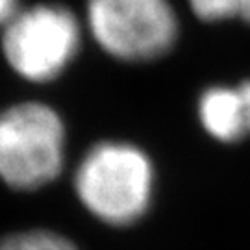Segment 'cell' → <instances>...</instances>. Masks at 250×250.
I'll return each mask as SVG.
<instances>
[{"label": "cell", "mask_w": 250, "mask_h": 250, "mask_svg": "<svg viewBox=\"0 0 250 250\" xmlns=\"http://www.w3.org/2000/svg\"><path fill=\"white\" fill-rule=\"evenodd\" d=\"M74 191L91 215L111 226L141 219L154 193V165L135 145H95L74 172Z\"/></svg>", "instance_id": "1"}, {"label": "cell", "mask_w": 250, "mask_h": 250, "mask_svg": "<svg viewBox=\"0 0 250 250\" xmlns=\"http://www.w3.org/2000/svg\"><path fill=\"white\" fill-rule=\"evenodd\" d=\"M65 126L50 106L24 102L0 111V180L32 191L60 176Z\"/></svg>", "instance_id": "2"}, {"label": "cell", "mask_w": 250, "mask_h": 250, "mask_svg": "<svg viewBox=\"0 0 250 250\" xmlns=\"http://www.w3.org/2000/svg\"><path fill=\"white\" fill-rule=\"evenodd\" d=\"M80 43L76 15L58 4L19 9L2 34V52L9 67L37 83L58 78L76 58Z\"/></svg>", "instance_id": "3"}, {"label": "cell", "mask_w": 250, "mask_h": 250, "mask_svg": "<svg viewBox=\"0 0 250 250\" xmlns=\"http://www.w3.org/2000/svg\"><path fill=\"white\" fill-rule=\"evenodd\" d=\"M85 21L100 48L123 62L156 60L178 37L169 0H87Z\"/></svg>", "instance_id": "4"}, {"label": "cell", "mask_w": 250, "mask_h": 250, "mask_svg": "<svg viewBox=\"0 0 250 250\" xmlns=\"http://www.w3.org/2000/svg\"><path fill=\"white\" fill-rule=\"evenodd\" d=\"M198 117L208 134L223 143H235L249 132L239 89L215 85L198 100Z\"/></svg>", "instance_id": "5"}, {"label": "cell", "mask_w": 250, "mask_h": 250, "mask_svg": "<svg viewBox=\"0 0 250 250\" xmlns=\"http://www.w3.org/2000/svg\"><path fill=\"white\" fill-rule=\"evenodd\" d=\"M0 250H76V247L60 233L32 230L8 235L0 241Z\"/></svg>", "instance_id": "6"}, {"label": "cell", "mask_w": 250, "mask_h": 250, "mask_svg": "<svg viewBox=\"0 0 250 250\" xmlns=\"http://www.w3.org/2000/svg\"><path fill=\"white\" fill-rule=\"evenodd\" d=\"M191 11L206 22L241 17L243 0H188Z\"/></svg>", "instance_id": "7"}, {"label": "cell", "mask_w": 250, "mask_h": 250, "mask_svg": "<svg viewBox=\"0 0 250 250\" xmlns=\"http://www.w3.org/2000/svg\"><path fill=\"white\" fill-rule=\"evenodd\" d=\"M19 0H0V24L6 26L11 19L17 15Z\"/></svg>", "instance_id": "8"}, {"label": "cell", "mask_w": 250, "mask_h": 250, "mask_svg": "<svg viewBox=\"0 0 250 250\" xmlns=\"http://www.w3.org/2000/svg\"><path fill=\"white\" fill-rule=\"evenodd\" d=\"M237 89L241 93L243 107H245V119H247V128H249V132H250V80L243 82Z\"/></svg>", "instance_id": "9"}, {"label": "cell", "mask_w": 250, "mask_h": 250, "mask_svg": "<svg viewBox=\"0 0 250 250\" xmlns=\"http://www.w3.org/2000/svg\"><path fill=\"white\" fill-rule=\"evenodd\" d=\"M241 19L250 22V0H243V6H241Z\"/></svg>", "instance_id": "10"}]
</instances>
